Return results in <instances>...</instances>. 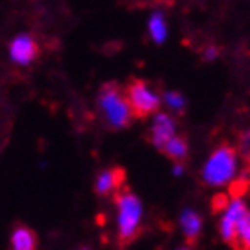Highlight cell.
I'll use <instances>...</instances> for the list:
<instances>
[{"mask_svg":"<svg viewBox=\"0 0 250 250\" xmlns=\"http://www.w3.org/2000/svg\"><path fill=\"white\" fill-rule=\"evenodd\" d=\"M238 175V156L234 148L222 145L211 152L208 161L204 163L202 179L213 188H224L230 184Z\"/></svg>","mask_w":250,"mask_h":250,"instance_id":"6da1fadb","label":"cell"},{"mask_svg":"<svg viewBox=\"0 0 250 250\" xmlns=\"http://www.w3.org/2000/svg\"><path fill=\"white\" fill-rule=\"evenodd\" d=\"M99 109L104 116V120L107 122V125H111L113 129L125 127L130 122V116H132L129 100L115 84H109L100 91Z\"/></svg>","mask_w":250,"mask_h":250,"instance_id":"7a4b0ae2","label":"cell"},{"mask_svg":"<svg viewBox=\"0 0 250 250\" xmlns=\"http://www.w3.org/2000/svg\"><path fill=\"white\" fill-rule=\"evenodd\" d=\"M143 218V204L134 193L124 191L116 198V227L122 241L132 240L140 230Z\"/></svg>","mask_w":250,"mask_h":250,"instance_id":"3957f363","label":"cell"},{"mask_svg":"<svg viewBox=\"0 0 250 250\" xmlns=\"http://www.w3.org/2000/svg\"><path fill=\"white\" fill-rule=\"evenodd\" d=\"M127 100H129L132 113L141 116L156 113L161 104V97L156 93V89L141 81H136L127 88Z\"/></svg>","mask_w":250,"mask_h":250,"instance_id":"277c9868","label":"cell"},{"mask_svg":"<svg viewBox=\"0 0 250 250\" xmlns=\"http://www.w3.org/2000/svg\"><path fill=\"white\" fill-rule=\"evenodd\" d=\"M249 208H247L245 200L241 197L230 198L227 206L222 211V216H220V236L224 238V241L227 243H236V229H238V224L241 222V218L247 214Z\"/></svg>","mask_w":250,"mask_h":250,"instance_id":"5b68a950","label":"cell"},{"mask_svg":"<svg viewBox=\"0 0 250 250\" xmlns=\"http://www.w3.org/2000/svg\"><path fill=\"white\" fill-rule=\"evenodd\" d=\"M7 52H9V59L15 64H18V66H29L38 58V43L31 34L21 32V34H16L11 40Z\"/></svg>","mask_w":250,"mask_h":250,"instance_id":"8992f818","label":"cell"},{"mask_svg":"<svg viewBox=\"0 0 250 250\" xmlns=\"http://www.w3.org/2000/svg\"><path fill=\"white\" fill-rule=\"evenodd\" d=\"M152 143L157 146V148H163L165 143H167L170 138L175 136L177 132V125L170 115H165V113H156L154 120H152Z\"/></svg>","mask_w":250,"mask_h":250,"instance_id":"52a82bcc","label":"cell"},{"mask_svg":"<svg viewBox=\"0 0 250 250\" xmlns=\"http://www.w3.org/2000/svg\"><path fill=\"white\" fill-rule=\"evenodd\" d=\"M11 249L15 250H34L38 245V238L34 230L25 225H16L11 232Z\"/></svg>","mask_w":250,"mask_h":250,"instance_id":"ba28073f","label":"cell"},{"mask_svg":"<svg viewBox=\"0 0 250 250\" xmlns=\"http://www.w3.org/2000/svg\"><path fill=\"white\" fill-rule=\"evenodd\" d=\"M181 229H183L184 236L189 241L198 238L200 230H202V218H200V214L195 209L191 208L183 209V213H181Z\"/></svg>","mask_w":250,"mask_h":250,"instance_id":"9c48e42d","label":"cell"},{"mask_svg":"<svg viewBox=\"0 0 250 250\" xmlns=\"http://www.w3.org/2000/svg\"><path fill=\"white\" fill-rule=\"evenodd\" d=\"M148 34H150V40L157 45H163L168 38V25L167 20H165V15L163 11H154L148 18Z\"/></svg>","mask_w":250,"mask_h":250,"instance_id":"30bf717a","label":"cell"},{"mask_svg":"<svg viewBox=\"0 0 250 250\" xmlns=\"http://www.w3.org/2000/svg\"><path fill=\"white\" fill-rule=\"evenodd\" d=\"M120 181V173L116 170H104L99 173V177L95 181V189L99 195H109L113 189H116Z\"/></svg>","mask_w":250,"mask_h":250,"instance_id":"8fae6325","label":"cell"},{"mask_svg":"<svg viewBox=\"0 0 250 250\" xmlns=\"http://www.w3.org/2000/svg\"><path fill=\"white\" fill-rule=\"evenodd\" d=\"M163 150L167 152L172 159H183V157H186V154H188V143L183 140V138L173 136V138H170V140L165 143Z\"/></svg>","mask_w":250,"mask_h":250,"instance_id":"7c38bea8","label":"cell"},{"mask_svg":"<svg viewBox=\"0 0 250 250\" xmlns=\"http://www.w3.org/2000/svg\"><path fill=\"white\" fill-rule=\"evenodd\" d=\"M236 241H240L245 249L250 250V211H247V214L241 218L240 224H238V229H236Z\"/></svg>","mask_w":250,"mask_h":250,"instance_id":"4fadbf2b","label":"cell"},{"mask_svg":"<svg viewBox=\"0 0 250 250\" xmlns=\"http://www.w3.org/2000/svg\"><path fill=\"white\" fill-rule=\"evenodd\" d=\"M163 102L168 105V109L172 111H183L186 105V99L179 91H167L163 95Z\"/></svg>","mask_w":250,"mask_h":250,"instance_id":"5bb4252c","label":"cell"},{"mask_svg":"<svg viewBox=\"0 0 250 250\" xmlns=\"http://www.w3.org/2000/svg\"><path fill=\"white\" fill-rule=\"evenodd\" d=\"M240 148H241V152H243V154L250 156V130L243 132V136H241V140H240Z\"/></svg>","mask_w":250,"mask_h":250,"instance_id":"9a60e30c","label":"cell"},{"mask_svg":"<svg viewBox=\"0 0 250 250\" xmlns=\"http://www.w3.org/2000/svg\"><path fill=\"white\" fill-rule=\"evenodd\" d=\"M216 58H218V48L214 47V45H211V47H208L204 50V59L206 61H214Z\"/></svg>","mask_w":250,"mask_h":250,"instance_id":"2e32d148","label":"cell"},{"mask_svg":"<svg viewBox=\"0 0 250 250\" xmlns=\"http://www.w3.org/2000/svg\"><path fill=\"white\" fill-rule=\"evenodd\" d=\"M172 173L175 175V177H181V175L184 173V167H183V165H173Z\"/></svg>","mask_w":250,"mask_h":250,"instance_id":"e0dca14e","label":"cell"}]
</instances>
